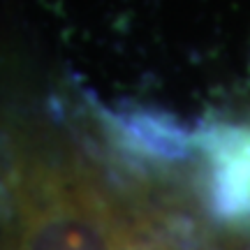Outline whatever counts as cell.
Masks as SVG:
<instances>
[{
	"mask_svg": "<svg viewBox=\"0 0 250 250\" xmlns=\"http://www.w3.org/2000/svg\"><path fill=\"white\" fill-rule=\"evenodd\" d=\"M139 229L77 165H33L12 179L9 250H134Z\"/></svg>",
	"mask_w": 250,
	"mask_h": 250,
	"instance_id": "obj_1",
	"label": "cell"
},
{
	"mask_svg": "<svg viewBox=\"0 0 250 250\" xmlns=\"http://www.w3.org/2000/svg\"><path fill=\"white\" fill-rule=\"evenodd\" d=\"M206 199L213 218L250 229V123H218L199 130Z\"/></svg>",
	"mask_w": 250,
	"mask_h": 250,
	"instance_id": "obj_2",
	"label": "cell"
}]
</instances>
